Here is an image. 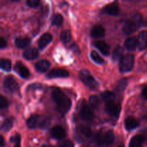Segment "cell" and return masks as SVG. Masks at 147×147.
<instances>
[{
    "label": "cell",
    "mask_w": 147,
    "mask_h": 147,
    "mask_svg": "<svg viewBox=\"0 0 147 147\" xmlns=\"http://www.w3.org/2000/svg\"><path fill=\"white\" fill-rule=\"evenodd\" d=\"M52 97L55 103L57 110L62 115H65L70 110L71 107V100L60 89L57 88L53 89L52 92Z\"/></svg>",
    "instance_id": "6da1fadb"
},
{
    "label": "cell",
    "mask_w": 147,
    "mask_h": 147,
    "mask_svg": "<svg viewBox=\"0 0 147 147\" xmlns=\"http://www.w3.org/2000/svg\"><path fill=\"white\" fill-rule=\"evenodd\" d=\"M142 18L140 14H136L133 20H129L125 22L123 27V32L126 35H130L137 30L138 27L142 24Z\"/></svg>",
    "instance_id": "7a4b0ae2"
},
{
    "label": "cell",
    "mask_w": 147,
    "mask_h": 147,
    "mask_svg": "<svg viewBox=\"0 0 147 147\" xmlns=\"http://www.w3.org/2000/svg\"><path fill=\"white\" fill-rule=\"evenodd\" d=\"M79 77H80V80L90 89H95L98 86V82L88 70L80 71V74H79Z\"/></svg>",
    "instance_id": "3957f363"
},
{
    "label": "cell",
    "mask_w": 147,
    "mask_h": 147,
    "mask_svg": "<svg viewBox=\"0 0 147 147\" xmlns=\"http://www.w3.org/2000/svg\"><path fill=\"white\" fill-rule=\"evenodd\" d=\"M134 64V56L132 54H127L123 56L120 61V71L125 73L132 70Z\"/></svg>",
    "instance_id": "277c9868"
},
{
    "label": "cell",
    "mask_w": 147,
    "mask_h": 147,
    "mask_svg": "<svg viewBox=\"0 0 147 147\" xmlns=\"http://www.w3.org/2000/svg\"><path fill=\"white\" fill-rule=\"evenodd\" d=\"M106 110L108 114L113 117L119 116L121 111V108L117 103L113 102V100L106 102Z\"/></svg>",
    "instance_id": "5b68a950"
},
{
    "label": "cell",
    "mask_w": 147,
    "mask_h": 147,
    "mask_svg": "<svg viewBox=\"0 0 147 147\" xmlns=\"http://www.w3.org/2000/svg\"><path fill=\"white\" fill-rule=\"evenodd\" d=\"M4 87L7 92H14L18 89V84L12 76H7L4 80Z\"/></svg>",
    "instance_id": "8992f818"
},
{
    "label": "cell",
    "mask_w": 147,
    "mask_h": 147,
    "mask_svg": "<svg viewBox=\"0 0 147 147\" xmlns=\"http://www.w3.org/2000/svg\"><path fill=\"white\" fill-rule=\"evenodd\" d=\"M69 72L67 70L63 69H55L50 71L47 75V78L48 79H53V78H62L67 77L69 76Z\"/></svg>",
    "instance_id": "52a82bcc"
},
{
    "label": "cell",
    "mask_w": 147,
    "mask_h": 147,
    "mask_svg": "<svg viewBox=\"0 0 147 147\" xmlns=\"http://www.w3.org/2000/svg\"><path fill=\"white\" fill-rule=\"evenodd\" d=\"M14 70L19 74V75L21 77L24 78V79H27L30 75L29 69L20 61L17 62V63L14 66Z\"/></svg>",
    "instance_id": "ba28073f"
},
{
    "label": "cell",
    "mask_w": 147,
    "mask_h": 147,
    "mask_svg": "<svg viewBox=\"0 0 147 147\" xmlns=\"http://www.w3.org/2000/svg\"><path fill=\"white\" fill-rule=\"evenodd\" d=\"M50 134L53 138L58 140L63 139L66 135V133L64 128H62L60 125H55L53 127L50 131Z\"/></svg>",
    "instance_id": "9c48e42d"
},
{
    "label": "cell",
    "mask_w": 147,
    "mask_h": 147,
    "mask_svg": "<svg viewBox=\"0 0 147 147\" xmlns=\"http://www.w3.org/2000/svg\"><path fill=\"white\" fill-rule=\"evenodd\" d=\"M80 116L84 120L90 121L93 118V112L91 108L87 105H83L80 110Z\"/></svg>",
    "instance_id": "30bf717a"
},
{
    "label": "cell",
    "mask_w": 147,
    "mask_h": 147,
    "mask_svg": "<svg viewBox=\"0 0 147 147\" xmlns=\"http://www.w3.org/2000/svg\"><path fill=\"white\" fill-rule=\"evenodd\" d=\"M138 48L140 50H143L147 48V31L144 30L139 35L137 40Z\"/></svg>",
    "instance_id": "8fae6325"
},
{
    "label": "cell",
    "mask_w": 147,
    "mask_h": 147,
    "mask_svg": "<svg viewBox=\"0 0 147 147\" xmlns=\"http://www.w3.org/2000/svg\"><path fill=\"white\" fill-rule=\"evenodd\" d=\"M53 40V35L50 33H45L38 40V46L40 50L44 49Z\"/></svg>",
    "instance_id": "7c38bea8"
},
{
    "label": "cell",
    "mask_w": 147,
    "mask_h": 147,
    "mask_svg": "<svg viewBox=\"0 0 147 147\" xmlns=\"http://www.w3.org/2000/svg\"><path fill=\"white\" fill-rule=\"evenodd\" d=\"M146 138L143 135H136L131 139L129 147H142Z\"/></svg>",
    "instance_id": "4fadbf2b"
},
{
    "label": "cell",
    "mask_w": 147,
    "mask_h": 147,
    "mask_svg": "<svg viewBox=\"0 0 147 147\" xmlns=\"http://www.w3.org/2000/svg\"><path fill=\"white\" fill-rule=\"evenodd\" d=\"M103 12L112 16L118 15L119 13V11H120L119 6H118L116 4H115V3L108 4V5H106V7L103 8Z\"/></svg>",
    "instance_id": "5bb4252c"
},
{
    "label": "cell",
    "mask_w": 147,
    "mask_h": 147,
    "mask_svg": "<svg viewBox=\"0 0 147 147\" xmlns=\"http://www.w3.org/2000/svg\"><path fill=\"white\" fill-rule=\"evenodd\" d=\"M95 46L101 52L102 54H103L104 56H108L109 54V52H110V47H109V45L104 41H102V40H98V41H96L94 43Z\"/></svg>",
    "instance_id": "9a60e30c"
},
{
    "label": "cell",
    "mask_w": 147,
    "mask_h": 147,
    "mask_svg": "<svg viewBox=\"0 0 147 147\" xmlns=\"http://www.w3.org/2000/svg\"><path fill=\"white\" fill-rule=\"evenodd\" d=\"M139 122L133 117H128L125 120V128L127 131H131L139 126Z\"/></svg>",
    "instance_id": "2e32d148"
},
{
    "label": "cell",
    "mask_w": 147,
    "mask_h": 147,
    "mask_svg": "<svg viewBox=\"0 0 147 147\" xmlns=\"http://www.w3.org/2000/svg\"><path fill=\"white\" fill-rule=\"evenodd\" d=\"M50 66V62L47 60H41L37 62L35 64V69L40 73H44L48 70Z\"/></svg>",
    "instance_id": "e0dca14e"
},
{
    "label": "cell",
    "mask_w": 147,
    "mask_h": 147,
    "mask_svg": "<svg viewBox=\"0 0 147 147\" xmlns=\"http://www.w3.org/2000/svg\"><path fill=\"white\" fill-rule=\"evenodd\" d=\"M90 35L93 37L98 38L103 37L105 35V29L101 25H96L93 27L90 32Z\"/></svg>",
    "instance_id": "ac0fdd59"
},
{
    "label": "cell",
    "mask_w": 147,
    "mask_h": 147,
    "mask_svg": "<svg viewBox=\"0 0 147 147\" xmlns=\"http://www.w3.org/2000/svg\"><path fill=\"white\" fill-rule=\"evenodd\" d=\"M42 116L39 115H34L29 118L27 120V124L28 128H34L37 126L39 127V124L40 122V120H41Z\"/></svg>",
    "instance_id": "d6986e66"
},
{
    "label": "cell",
    "mask_w": 147,
    "mask_h": 147,
    "mask_svg": "<svg viewBox=\"0 0 147 147\" xmlns=\"http://www.w3.org/2000/svg\"><path fill=\"white\" fill-rule=\"evenodd\" d=\"M38 55L39 53L37 49L34 48H31L26 50L23 53V57L27 60H33V59H35L36 58H37Z\"/></svg>",
    "instance_id": "ffe728a7"
},
{
    "label": "cell",
    "mask_w": 147,
    "mask_h": 147,
    "mask_svg": "<svg viewBox=\"0 0 147 147\" xmlns=\"http://www.w3.org/2000/svg\"><path fill=\"white\" fill-rule=\"evenodd\" d=\"M30 44V39L29 37H19L15 39V45L20 48H24Z\"/></svg>",
    "instance_id": "44dd1931"
},
{
    "label": "cell",
    "mask_w": 147,
    "mask_h": 147,
    "mask_svg": "<svg viewBox=\"0 0 147 147\" xmlns=\"http://www.w3.org/2000/svg\"><path fill=\"white\" fill-rule=\"evenodd\" d=\"M137 46V40L135 37H129L124 42V47L129 50H134Z\"/></svg>",
    "instance_id": "7402d4cb"
},
{
    "label": "cell",
    "mask_w": 147,
    "mask_h": 147,
    "mask_svg": "<svg viewBox=\"0 0 147 147\" xmlns=\"http://www.w3.org/2000/svg\"><path fill=\"white\" fill-rule=\"evenodd\" d=\"M115 140L114 133L112 131H108L103 133V141L104 145H111Z\"/></svg>",
    "instance_id": "603a6c76"
},
{
    "label": "cell",
    "mask_w": 147,
    "mask_h": 147,
    "mask_svg": "<svg viewBox=\"0 0 147 147\" xmlns=\"http://www.w3.org/2000/svg\"><path fill=\"white\" fill-rule=\"evenodd\" d=\"M78 131L82 135H83L84 136L89 138V137L91 136L92 135V131L90 129V128L89 126L86 125H80L78 127Z\"/></svg>",
    "instance_id": "cb8c5ba5"
},
{
    "label": "cell",
    "mask_w": 147,
    "mask_h": 147,
    "mask_svg": "<svg viewBox=\"0 0 147 147\" xmlns=\"http://www.w3.org/2000/svg\"><path fill=\"white\" fill-rule=\"evenodd\" d=\"M13 124H14V118H7L4 120V122H3L2 126H1V129L4 131V132H8L13 126Z\"/></svg>",
    "instance_id": "d4e9b609"
},
{
    "label": "cell",
    "mask_w": 147,
    "mask_h": 147,
    "mask_svg": "<svg viewBox=\"0 0 147 147\" xmlns=\"http://www.w3.org/2000/svg\"><path fill=\"white\" fill-rule=\"evenodd\" d=\"M123 49L122 48L121 46H118L116 49L114 50L113 53V56L112 58L114 61L121 60L123 58Z\"/></svg>",
    "instance_id": "484cf974"
},
{
    "label": "cell",
    "mask_w": 147,
    "mask_h": 147,
    "mask_svg": "<svg viewBox=\"0 0 147 147\" xmlns=\"http://www.w3.org/2000/svg\"><path fill=\"white\" fill-rule=\"evenodd\" d=\"M1 68L3 70L6 71H9L11 69V61L7 59H1L0 61Z\"/></svg>",
    "instance_id": "4316f807"
},
{
    "label": "cell",
    "mask_w": 147,
    "mask_h": 147,
    "mask_svg": "<svg viewBox=\"0 0 147 147\" xmlns=\"http://www.w3.org/2000/svg\"><path fill=\"white\" fill-rule=\"evenodd\" d=\"M60 37H61V40L63 43H69V42L71 40V38H72L71 33H70V30H64V31L61 33V36H60Z\"/></svg>",
    "instance_id": "83f0119b"
},
{
    "label": "cell",
    "mask_w": 147,
    "mask_h": 147,
    "mask_svg": "<svg viewBox=\"0 0 147 147\" xmlns=\"http://www.w3.org/2000/svg\"><path fill=\"white\" fill-rule=\"evenodd\" d=\"M89 103L93 108H97L100 105V99L96 95H92L89 98Z\"/></svg>",
    "instance_id": "f1b7e54d"
},
{
    "label": "cell",
    "mask_w": 147,
    "mask_h": 147,
    "mask_svg": "<svg viewBox=\"0 0 147 147\" xmlns=\"http://www.w3.org/2000/svg\"><path fill=\"white\" fill-rule=\"evenodd\" d=\"M90 56H91V59H93V61L96 62V63L102 64V63H104V60H103V58L100 56V55L96 51H92L90 53Z\"/></svg>",
    "instance_id": "f546056e"
},
{
    "label": "cell",
    "mask_w": 147,
    "mask_h": 147,
    "mask_svg": "<svg viewBox=\"0 0 147 147\" xmlns=\"http://www.w3.org/2000/svg\"><path fill=\"white\" fill-rule=\"evenodd\" d=\"M101 97L106 102L114 100L115 99V95L110 91H106V92H103L101 94Z\"/></svg>",
    "instance_id": "4dcf8cb0"
},
{
    "label": "cell",
    "mask_w": 147,
    "mask_h": 147,
    "mask_svg": "<svg viewBox=\"0 0 147 147\" xmlns=\"http://www.w3.org/2000/svg\"><path fill=\"white\" fill-rule=\"evenodd\" d=\"M63 22V17L61 14H57L53 17V20H52V24L55 26L62 25Z\"/></svg>",
    "instance_id": "1f68e13d"
},
{
    "label": "cell",
    "mask_w": 147,
    "mask_h": 147,
    "mask_svg": "<svg viewBox=\"0 0 147 147\" xmlns=\"http://www.w3.org/2000/svg\"><path fill=\"white\" fill-rule=\"evenodd\" d=\"M126 86H127V79H122V80H121L120 82H119V84H118L117 86H116V90L119 92H123Z\"/></svg>",
    "instance_id": "d6a6232c"
},
{
    "label": "cell",
    "mask_w": 147,
    "mask_h": 147,
    "mask_svg": "<svg viewBox=\"0 0 147 147\" xmlns=\"http://www.w3.org/2000/svg\"><path fill=\"white\" fill-rule=\"evenodd\" d=\"M10 141L11 142L14 143V147H21L20 146V142H21V137L19 133H16L15 135H13L11 138Z\"/></svg>",
    "instance_id": "836d02e7"
},
{
    "label": "cell",
    "mask_w": 147,
    "mask_h": 147,
    "mask_svg": "<svg viewBox=\"0 0 147 147\" xmlns=\"http://www.w3.org/2000/svg\"><path fill=\"white\" fill-rule=\"evenodd\" d=\"M95 141L99 146H102L104 145V141H103V133H98L95 137Z\"/></svg>",
    "instance_id": "e575fe53"
},
{
    "label": "cell",
    "mask_w": 147,
    "mask_h": 147,
    "mask_svg": "<svg viewBox=\"0 0 147 147\" xmlns=\"http://www.w3.org/2000/svg\"><path fill=\"white\" fill-rule=\"evenodd\" d=\"M50 120L47 118H44L42 116L41 120H40V122L39 124V127L41 128H47V127L50 125Z\"/></svg>",
    "instance_id": "d590c367"
},
{
    "label": "cell",
    "mask_w": 147,
    "mask_h": 147,
    "mask_svg": "<svg viewBox=\"0 0 147 147\" xmlns=\"http://www.w3.org/2000/svg\"><path fill=\"white\" fill-rule=\"evenodd\" d=\"M40 4V0H27V4L30 7H37Z\"/></svg>",
    "instance_id": "8d00e7d4"
},
{
    "label": "cell",
    "mask_w": 147,
    "mask_h": 147,
    "mask_svg": "<svg viewBox=\"0 0 147 147\" xmlns=\"http://www.w3.org/2000/svg\"><path fill=\"white\" fill-rule=\"evenodd\" d=\"M7 106H8V101L4 96L1 95L0 97V108H1V109H4V108H7Z\"/></svg>",
    "instance_id": "74e56055"
},
{
    "label": "cell",
    "mask_w": 147,
    "mask_h": 147,
    "mask_svg": "<svg viewBox=\"0 0 147 147\" xmlns=\"http://www.w3.org/2000/svg\"><path fill=\"white\" fill-rule=\"evenodd\" d=\"M59 147H74V144H73V143L71 141L67 140V141L63 142Z\"/></svg>",
    "instance_id": "f35d334b"
},
{
    "label": "cell",
    "mask_w": 147,
    "mask_h": 147,
    "mask_svg": "<svg viewBox=\"0 0 147 147\" xmlns=\"http://www.w3.org/2000/svg\"><path fill=\"white\" fill-rule=\"evenodd\" d=\"M6 46H7V41L3 37H1V40H0V47H1V49H3Z\"/></svg>",
    "instance_id": "ab89813d"
},
{
    "label": "cell",
    "mask_w": 147,
    "mask_h": 147,
    "mask_svg": "<svg viewBox=\"0 0 147 147\" xmlns=\"http://www.w3.org/2000/svg\"><path fill=\"white\" fill-rule=\"evenodd\" d=\"M142 94H143V96L144 97V98H146L147 99V86L143 89V92H142Z\"/></svg>",
    "instance_id": "60d3db41"
},
{
    "label": "cell",
    "mask_w": 147,
    "mask_h": 147,
    "mask_svg": "<svg viewBox=\"0 0 147 147\" xmlns=\"http://www.w3.org/2000/svg\"><path fill=\"white\" fill-rule=\"evenodd\" d=\"M1 146H4V138L2 136H1Z\"/></svg>",
    "instance_id": "b9f144b4"
},
{
    "label": "cell",
    "mask_w": 147,
    "mask_h": 147,
    "mask_svg": "<svg viewBox=\"0 0 147 147\" xmlns=\"http://www.w3.org/2000/svg\"><path fill=\"white\" fill-rule=\"evenodd\" d=\"M42 147H53V146H51L50 145H43Z\"/></svg>",
    "instance_id": "7bdbcfd3"
},
{
    "label": "cell",
    "mask_w": 147,
    "mask_h": 147,
    "mask_svg": "<svg viewBox=\"0 0 147 147\" xmlns=\"http://www.w3.org/2000/svg\"><path fill=\"white\" fill-rule=\"evenodd\" d=\"M118 147H124V146H123V145H121V146H118Z\"/></svg>",
    "instance_id": "ee69618b"
},
{
    "label": "cell",
    "mask_w": 147,
    "mask_h": 147,
    "mask_svg": "<svg viewBox=\"0 0 147 147\" xmlns=\"http://www.w3.org/2000/svg\"><path fill=\"white\" fill-rule=\"evenodd\" d=\"M13 1H19V0H13Z\"/></svg>",
    "instance_id": "f6af8a7d"
}]
</instances>
